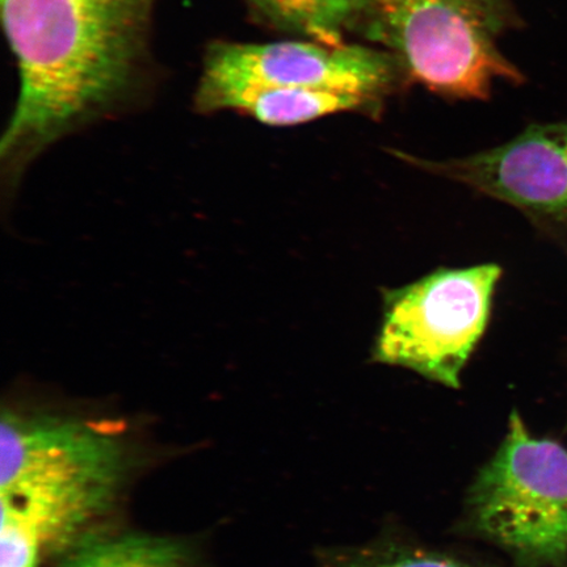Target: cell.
Here are the masks:
<instances>
[{
    "instance_id": "6da1fadb",
    "label": "cell",
    "mask_w": 567,
    "mask_h": 567,
    "mask_svg": "<svg viewBox=\"0 0 567 567\" xmlns=\"http://www.w3.org/2000/svg\"><path fill=\"white\" fill-rule=\"evenodd\" d=\"M158 0H2L19 92L2 138L12 167L131 105L146 87Z\"/></svg>"
},
{
    "instance_id": "7a4b0ae2",
    "label": "cell",
    "mask_w": 567,
    "mask_h": 567,
    "mask_svg": "<svg viewBox=\"0 0 567 567\" xmlns=\"http://www.w3.org/2000/svg\"><path fill=\"white\" fill-rule=\"evenodd\" d=\"M124 444L74 417L3 411L0 505L48 551H71L109 514L126 477Z\"/></svg>"
},
{
    "instance_id": "3957f363",
    "label": "cell",
    "mask_w": 567,
    "mask_h": 567,
    "mask_svg": "<svg viewBox=\"0 0 567 567\" xmlns=\"http://www.w3.org/2000/svg\"><path fill=\"white\" fill-rule=\"evenodd\" d=\"M363 19L436 94L484 101L494 84L523 81L498 47L514 21L509 0H364Z\"/></svg>"
},
{
    "instance_id": "277c9868",
    "label": "cell",
    "mask_w": 567,
    "mask_h": 567,
    "mask_svg": "<svg viewBox=\"0 0 567 567\" xmlns=\"http://www.w3.org/2000/svg\"><path fill=\"white\" fill-rule=\"evenodd\" d=\"M471 526L522 567L567 564V450L530 434L517 411L467 495Z\"/></svg>"
},
{
    "instance_id": "5b68a950",
    "label": "cell",
    "mask_w": 567,
    "mask_h": 567,
    "mask_svg": "<svg viewBox=\"0 0 567 567\" xmlns=\"http://www.w3.org/2000/svg\"><path fill=\"white\" fill-rule=\"evenodd\" d=\"M498 265L437 268L422 279L382 292V318L372 363L405 368L451 389L491 322Z\"/></svg>"
},
{
    "instance_id": "8992f818",
    "label": "cell",
    "mask_w": 567,
    "mask_h": 567,
    "mask_svg": "<svg viewBox=\"0 0 567 567\" xmlns=\"http://www.w3.org/2000/svg\"><path fill=\"white\" fill-rule=\"evenodd\" d=\"M394 55L359 45L316 41L244 44L219 41L205 54L197 110L240 89H315L349 92L373 102L394 81Z\"/></svg>"
},
{
    "instance_id": "52a82bcc",
    "label": "cell",
    "mask_w": 567,
    "mask_h": 567,
    "mask_svg": "<svg viewBox=\"0 0 567 567\" xmlns=\"http://www.w3.org/2000/svg\"><path fill=\"white\" fill-rule=\"evenodd\" d=\"M389 153L509 205L545 237L566 243L567 120L530 125L506 144L463 158L430 161L395 148Z\"/></svg>"
},
{
    "instance_id": "ba28073f",
    "label": "cell",
    "mask_w": 567,
    "mask_h": 567,
    "mask_svg": "<svg viewBox=\"0 0 567 567\" xmlns=\"http://www.w3.org/2000/svg\"><path fill=\"white\" fill-rule=\"evenodd\" d=\"M349 92L315 89H240L210 99L198 111H234L269 126H295L370 105Z\"/></svg>"
},
{
    "instance_id": "9c48e42d",
    "label": "cell",
    "mask_w": 567,
    "mask_h": 567,
    "mask_svg": "<svg viewBox=\"0 0 567 567\" xmlns=\"http://www.w3.org/2000/svg\"><path fill=\"white\" fill-rule=\"evenodd\" d=\"M255 17L326 45L346 44L347 30L363 19L364 0H245Z\"/></svg>"
},
{
    "instance_id": "30bf717a",
    "label": "cell",
    "mask_w": 567,
    "mask_h": 567,
    "mask_svg": "<svg viewBox=\"0 0 567 567\" xmlns=\"http://www.w3.org/2000/svg\"><path fill=\"white\" fill-rule=\"evenodd\" d=\"M60 567H193V556L175 538L134 534L86 540Z\"/></svg>"
},
{
    "instance_id": "8fae6325",
    "label": "cell",
    "mask_w": 567,
    "mask_h": 567,
    "mask_svg": "<svg viewBox=\"0 0 567 567\" xmlns=\"http://www.w3.org/2000/svg\"><path fill=\"white\" fill-rule=\"evenodd\" d=\"M321 567H473L458 559L408 545L374 544L326 551Z\"/></svg>"
},
{
    "instance_id": "7c38bea8",
    "label": "cell",
    "mask_w": 567,
    "mask_h": 567,
    "mask_svg": "<svg viewBox=\"0 0 567 567\" xmlns=\"http://www.w3.org/2000/svg\"><path fill=\"white\" fill-rule=\"evenodd\" d=\"M41 549L35 532L19 515L2 506L0 567H38Z\"/></svg>"
}]
</instances>
